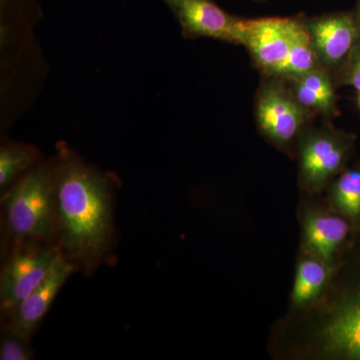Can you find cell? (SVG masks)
Instances as JSON below:
<instances>
[{"instance_id": "9c48e42d", "label": "cell", "mask_w": 360, "mask_h": 360, "mask_svg": "<svg viewBox=\"0 0 360 360\" xmlns=\"http://www.w3.org/2000/svg\"><path fill=\"white\" fill-rule=\"evenodd\" d=\"M303 252L335 266L355 233L352 224L328 207L307 206L302 213Z\"/></svg>"}, {"instance_id": "ba28073f", "label": "cell", "mask_w": 360, "mask_h": 360, "mask_svg": "<svg viewBox=\"0 0 360 360\" xmlns=\"http://www.w3.org/2000/svg\"><path fill=\"white\" fill-rule=\"evenodd\" d=\"M304 23L321 65L335 73L360 40L354 11L304 18Z\"/></svg>"}, {"instance_id": "277c9868", "label": "cell", "mask_w": 360, "mask_h": 360, "mask_svg": "<svg viewBox=\"0 0 360 360\" xmlns=\"http://www.w3.org/2000/svg\"><path fill=\"white\" fill-rule=\"evenodd\" d=\"M355 136L335 127L307 129L297 141L300 184L314 195L324 191L347 167Z\"/></svg>"}, {"instance_id": "ffe728a7", "label": "cell", "mask_w": 360, "mask_h": 360, "mask_svg": "<svg viewBox=\"0 0 360 360\" xmlns=\"http://www.w3.org/2000/svg\"><path fill=\"white\" fill-rule=\"evenodd\" d=\"M253 1L264 2V1H266V0H253Z\"/></svg>"}, {"instance_id": "6da1fadb", "label": "cell", "mask_w": 360, "mask_h": 360, "mask_svg": "<svg viewBox=\"0 0 360 360\" xmlns=\"http://www.w3.org/2000/svg\"><path fill=\"white\" fill-rule=\"evenodd\" d=\"M272 340L283 359L360 360V232L341 253L321 297L286 315Z\"/></svg>"}, {"instance_id": "8992f818", "label": "cell", "mask_w": 360, "mask_h": 360, "mask_svg": "<svg viewBox=\"0 0 360 360\" xmlns=\"http://www.w3.org/2000/svg\"><path fill=\"white\" fill-rule=\"evenodd\" d=\"M257 127L270 143L290 148L307 129L311 113L293 96L285 80L265 77L255 96Z\"/></svg>"}, {"instance_id": "52a82bcc", "label": "cell", "mask_w": 360, "mask_h": 360, "mask_svg": "<svg viewBox=\"0 0 360 360\" xmlns=\"http://www.w3.org/2000/svg\"><path fill=\"white\" fill-rule=\"evenodd\" d=\"M186 37H208L243 45L245 20L232 15L212 0H167Z\"/></svg>"}, {"instance_id": "5b68a950", "label": "cell", "mask_w": 360, "mask_h": 360, "mask_svg": "<svg viewBox=\"0 0 360 360\" xmlns=\"http://www.w3.org/2000/svg\"><path fill=\"white\" fill-rule=\"evenodd\" d=\"M6 253L0 274V310L6 319L46 276L60 252L58 243L22 239Z\"/></svg>"}, {"instance_id": "44dd1931", "label": "cell", "mask_w": 360, "mask_h": 360, "mask_svg": "<svg viewBox=\"0 0 360 360\" xmlns=\"http://www.w3.org/2000/svg\"><path fill=\"white\" fill-rule=\"evenodd\" d=\"M359 108H360V91H359Z\"/></svg>"}, {"instance_id": "4fadbf2b", "label": "cell", "mask_w": 360, "mask_h": 360, "mask_svg": "<svg viewBox=\"0 0 360 360\" xmlns=\"http://www.w3.org/2000/svg\"><path fill=\"white\" fill-rule=\"evenodd\" d=\"M333 272V266L302 251L296 265L290 311L307 309L319 300L328 288Z\"/></svg>"}, {"instance_id": "9a60e30c", "label": "cell", "mask_w": 360, "mask_h": 360, "mask_svg": "<svg viewBox=\"0 0 360 360\" xmlns=\"http://www.w3.org/2000/svg\"><path fill=\"white\" fill-rule=\"evenodd\" d=\"M319 68L322 66L315 53L304 18H291L290 49L278 77L290 79L302 77Z\"/></svg>"}, {"instance_id": "7a4b0ae2", "label": "cell", "mask_w": 360, "mask_h": 360, "mask_svg": "<svg viewBox=\"0 0 360 360\" xmlns=\"http://www.w3.org/2000/svg\"><path fill=\"white\" fill-rule=\"evenodd\" d=\"M56 172L59 248L77 270L91 274L112 245L110 180L63 143L58 146Z\"/></svg>"}, {"instance_id": "7c38bea8", "label": "cell", "mask_w": 360, "mask_h": 360, "mask_svg": "<svg viewBox=\"0 0 360 360\" xmlns=\"http://www.w3.org/2000/svg\"><path fill=\"white\" fill-rule=\"evenodd\" d=\"M285 80L293 96L312 115L336 113V84L333 73L319 68L302 77Z\"/></svg>"}, {"instance_id": "7402d4cb", "label": "cell", "mask_w": 360, "mask_h": 360, "mask_svg": "<svg viewBox=\"0 0 360 360\" xmlns=\"http://www.w3.org/2000/svg\"><path fill=\"white\" fill-rule=\"evenodd\" d=\"M163 1L167 2V0H163Z\"/></svg>"}, {"instance_id": "d6986e66", "label": "cell", "mask_w": 360, "mask_h": 360, "mask_svg": "<svg viewBox=\"0 0 360 360\" xmlns=\"http://www.w3.org/2000/svg\"><path fill=\"white\" fill-rule=\"evenodd\" d=\"M354 13L360 26V0H357L356 8H355Z\"/></svg>"}, {"instance_id": "e0dca14e", "label": "cell", "mask_w": 360, "mask_h": 360, "mask_svg": "<svg viewBox=\"0 0 360 360\" xmlns=\"http://www.w3.org/2000/svg\"><path fill=\"white\" fill-rule=\"evenodd\" d=\"M34 359V352L30 345V338L15 333L13 329L2 326L0 338V359L30 360Z\"/></svg>"}, {"instance_id": "30bf717a", "label": "cell", "mask_w": 360, "mask_h": 360, "mask_svg": "<svg viewBox=\"0 0 360 360\" xmlns=\"http://www.w3.org/2000/svg\"><path fill=\"white\" fill-rule=\"evenodd\" d=\"M75 270H77V267L65 258L60 250L44 279L4 319V326L13 329L25 338H32L59 291Z\"/></svg>"}, {"instance_id": "2e32d148", "label": "cell", "mask_w": 360, "mask_h": 360, "mask_svg": "<svg viewBox=\"0 0 360 360\" xmlns=\"http://www.w3.org/2000/svg\"><path fill=\"white\" fill-rule=\"evenodd\" d=\"M37 148L20 143L6 144L0 150V188L6 189L18 175L30 169L39 160Z\"/></svg>"}, {"instance_id": "3957f363", "label": "cell", "mask_w": 360, "mask_h": 360, "mask_svg": "<svg viewBox=\"0 0 360 360\" xmlns=\"http://www.w3.org/2000/svg\"><path fill=\"white\" fill-rule=\"evenodd\" d=\"M4 248L22 239L58 243L56 160L23 175L1 196Z\"/></svg>"}, {"instance_id": "8fae6325", "label": "cell", "mask_w": 360, "mask_h": 360, "mask_svg": "<svg viewBox=\"0 0 360 360\" xmlns=\"http://www.w3.org/2000/svg\"><path fill=\"white\" fill-rule=\"evenodd\" d=\"M291 18L245 20V46L264 77H278L290 49Z\"/></svg>"}, {"instance_id": "ac0fdd59", "label": "cell", "mask_w": 360, "mask_h": 360, "mask_svg": "<svg viewBox=\"0 0 360 360\" xmlns=\"http://www.w3.org/2000/svg\"><path fill=\"white\" fill-rule=\"evenodd\" d=\"M333 77L336 86H350L360 91V40Z\"/></svg>"}, {"instance_id": "5bb4252c", "label": "cell", "mask_w": 360, "mask_h": 360, "mask_svg": "<svg viewBox=\"0 0 360 360\" xmlns=\"http://www.w3.org/2000/svg\"><path fill=\"white\" fill-rule=\"evenodd\" d=\"M328 207L360 232V165L347 167L328 186Z\"/></svg>"}]
</instances>
